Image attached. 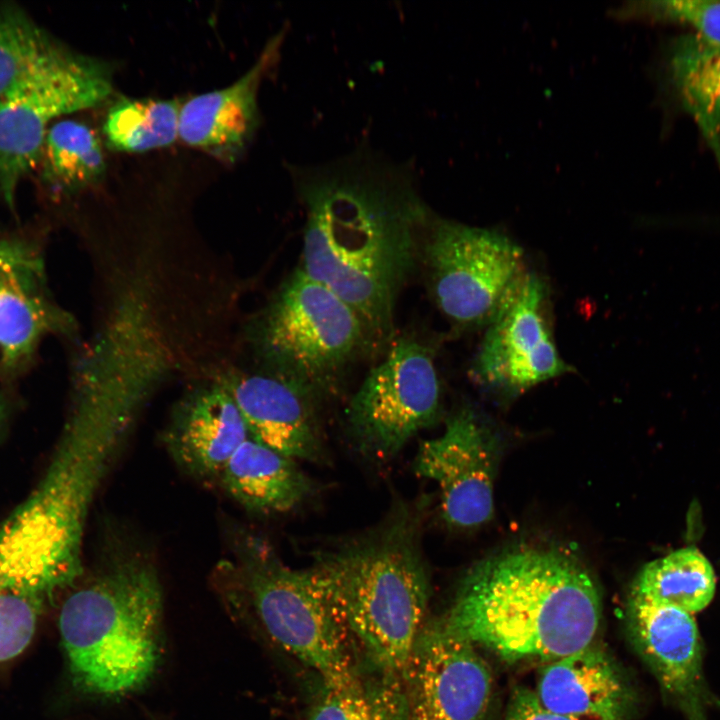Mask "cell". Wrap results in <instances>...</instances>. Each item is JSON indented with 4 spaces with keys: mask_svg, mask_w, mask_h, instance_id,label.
<instances>
[{
    "mask_svg": "<svg viewBox=\"0 0 720 720\" xmlns=\"http://www.w3.org/2000/svg\"><path fill=\"white\" fill-rule=\"evenodd\" d=\"M5 415H6V404H5L4 398L2 397V395L0 393V425L3 423Z\"/></svg>",
    "mask_w": 720,
    "mask_h": 720,
    "instance_id": "obj_30",
    "label": "cell"
},
{
    "mask_svg": "<svg viewBox=\"0 0 720 720\" xmlns=\"http://www.w3.org/2000/svg\"><path fill=\"white\" fill-rule=\"evenodd\" d=\"M216 583L231 616L257 624L316 673L321 685L344 691L362 685L354 651L309 568L286 565L262 538L244 534L218 569Z\"/></svg>",
    "mask_w": 720,
    "mask_h": 720,
    "instance_id": "obj_6",
    "label": "cell"
},
{
    "mask_svg": "<svg viewBox=\"0 0 720 720\" xmlns=\"http://www.w3.org/2000/svg\"><path fill=\"white\" fill-rule=\"evenodd\" d=\"M420 536L416 511L399 504L376 527L320 551L309 567L373 676H401L425 625L431 583Z\"/></svg>",
    "mask_w": 720,
    "mask_h": 720,
    "instance_id": "obj_4",
    "label": "cell"
},
{
    "mask_svg": "<svg viewBox=\"0 0 720 720\" xmlns=\"http://www.w3.org/2000/svg\"><path fill=\"white\" fill-rule=\"evenodd\" d=\"M112 91L107 64L55 41L0 99V193L10 207L56 120L102 104Z\"/></svg>",
    "mask_w": 720,
    "mask_h": 720,
    "instance_id": "obj_8",
    "label": "cell"
},
{
    "mask_svg": "<svg viewBox=\"0 0 720 720\" xmlns=\"http://www.w3.org/2000/svg\"><path fill=\"white\" fill-rule=\"evenodd\" d=\"M504 720H599L591 717H573L545 708L535 692L519 688L511 696Z\"/></svg>",
    "mask_w": 720,
    "mask_h": 720,
    "instance_id": "obj_29",
    "label": "cell"
},
{
    "mask_svg": "<svg viewBox=\"0 0 720 720\" xmlns=\"http://www.w3.org/2000/svg\"><path fill=\"white\" fill-rule=\"evenodd\" d=\"M218 480L231 498L257 514L288 512L314 489L296 460L251 437L229 459Z\"/></svg>",
    "mask_w": 720,
    "mask_h": 720,
    "instance_id": "obj_20",
    "label": "cell"
},
{
    "mask_svg": "<svg viewBox=\"0 0 720 720\" xmlns=\"http://www.w3.org/2000/svg\"><path fill=\"white\" fill-rule=\"evenodd\" d=\"M246 424L249 436L294 460L319 462L325 446L314 395L269 370H235L218 379Z\"/></svg>",
    "mask_w": 720,
    "mask_h": 720,
    "instance_id": "obj_15",
    "label": "cell"
},
{
    "mask_svg": "<svg viewBox=\"0 0 720 720\" xmlns=\"http://www.w3.org/2000/svg\"><path fill=\"white\" fill-rule=\"evenodd\" d=\"M162 618L163 591L154 562L138 549L110 551L60 610L74 688L103 700L143 688L162 658Z\"/></svg>",
    "mask_w": 720,
    "mask_h": 720,
    "instance_id": "obj_5",
    "label": "cell"
},
{
    "mask_svg": "<svg viewBox=\"0 0 720 720\" xmlns=\"http://www.w3.org/2000/svg\"><path fill=\"white\" fill-rule=\"evenodd\" d=\"M665 80L681 109L694 121L720 172V47L693 32L672 40Z\"/></svg>",
    "mask_w": 720,
    "mask_h": 720,
    "instance_id": "obj_21",
    "label": "cell"
},
{
    "mask_svg": "<svg viewBox=\"0 0 720 720\" xmlns=\"http://www.w3.org/2000/svg\"><path fill=\"white\" fill-rule=\"evenodd\" d=\"M620 21L669 23L687 26L691 32L720 47V1L645 0L628 1L609 12Z\"/></svg>",
    "mask_w": 720,
    "mask_h": 720,
    "instance_id": "obj_27",
    "label": "cell"
},
{
    "mask_svg": "<svg viewBox=\"0 0 720 720\" xmlns=\"http://www.w3.org/2000/svg\"><path fill=\"white\" fill-rule=\"evenodd\" d=\"M441 397L432 351L412 338L393 340L350 400L352 437L369 456L390 458L436 421Z\"/></svg>",
    "mask_w": 720,
    "mask_h": 720,
    "instance_id": "obj_10",
    "label": "cell"
},
{
    "mask_svg": "<svg viewBox=\"0 0 720 720\" xmlns=\"http://www.w3.org/2000/svg\"><path fill=\"white\" fill-rule=\"evenodd\" d=\"M72 327L50 294L40 252L26 240L0 238V375L26 364L46 336Z\"/></svg>",
    "mask_w": 720,
    "mask_h": 720,
    "instance_id": "obj_14",
    "label": "cell"
},
{
    "mask_svg": "<svg viewBox=\"0 0 720 720\" xmlns=\"http://www.w3.org/2000/svg\"><path fill=\"white\" fill-rule=\"evenodd\" d=\"M44 603L0 590V663L20 655L30 644Z\"/></svg>",
    "mask_w": 720,
    "mask_h": 720,
    "instance_id": "obj_28",
    "label": "cell"
},
{
    "mask_svg": "<svg viewBox=\"0 0 720 720\" xmlns=\"http://www.w3.org/2000/svg\"><path fill=\"white\" fill-rule=\"evenodd\" d=\"M601 617L597 586L578 561L523 548L475 566L439 622L504 660L550 662L594 644Z\"/></svg>",
    "mask_w": 720,
    "mask_h": 720,
    "instance_id": "obj_2",
    "label": "cell"
},
{
    "mask_svg": "<svg viewBox=\"0 0 720 720\" xmlns=\"http://www.w3.org/2000/svg\"><path fill=\"white\" fill-rule=\"evenodd\" d=\"M422 258L438 308L460 328L488 327L528 275L522 249L503 233L437 217Z\"/></svg>",
    "mask_w": 720,
    "mask_h": 720,
    "instance_id": "obj_9",
    "label": "cell"
},
{
    "mask_svg": "<svg viewBox=\"0 0 720 720\" xmlns=\"http://www.w3.org/2000/svg\"><path fill=\"white\" fill-rule=\"evenodd\" d=\"M497 458L493 436L473 411L461 408L449 417L442 434L420 444L414 470L438 485L447 523L475 528L488 522L494 512Z\"/></svg>",
    "mask_w": 720,
    "mask_h": 720,
    "instance_id": "obj_13",
    "label": "cell"
},
{
    "mask_svg": "<svg viewBox=\"0 0 720 720\" xmlns=\"http://www.w3.org/2000/svg\"><path fill=\"white\" fill-rule=\"evenodd\" d=\"M293 178L306 212L299 269L356 312L372 349H387L397 299L435 217L408 169L372 152L295 167Z\"/></svg>",
    "mask_w": 720,
    "mask_h": 720,
    "instance_id": "obj_1",
    "label": "cell"
},
{
    "mask_svg": "<svg viewBox=\"0 0 720 720\" xmlns=\"http://www.w3.org/2000/svg\"><path fill=\"white\" fill-rule=\"evenodd\" d=\"M249 437L240 411L218 379L187 394L165 432L166 447L174 461L202 480L219 478Z\"/></svg>",
    "mask_w": 720,
    "mask_h": 720,
    "instance_id": "obj_18",
    "label": "cell"
},
{
    "mask_svg": "<svg viewBox=\"0 0 720 720\" xmlns=\"http://www.w3.org/2000/svg\"><path fill=\"white\" fill-rule=\"evenodd\" d=\"M304 720H408L401 676H373L354 690L320 686Z\"/></svg>",
    "mask_w": 720,
    "mask_h": 720,
    "instance_id": "obj_25",
    "label": "cell"
},
{
    "mask_svg": "<svg viewBox=\"0 0 720 720\" xmlns=\"http://www.w3.org/2000/svg\"><path fill=\"white\" fill-rule=\"evenodd\" d=\"M37 166L51 189L74 192L96 183L106 164L101 141L85 123L61 119L48 130Z\"/></svg>",
    "mask_w": 720,
    "mask_h": 720,
    "instance_id": "obj_23",
    "label": "cell"
},
{
    "mask_svg": "<svg viewBox=\"0 0 720 720\" xmlns=\"http://www.w3.org/2000/svg\"><path fill=\"white\" fill-rule=\"evenodd\" d=\"M534 692L550 711L599 720H625L634 699L617 664L594 644L548 662Z\"/></svg>",
    "mask_w": 720,
    "mask_h": 720,
    "instance_id": "obj_19",
    "label": "cell"
},
{
    "mask_svg": "<svg viewBox=\"0 0 720 720\" xmlns=\"http://www.w3.org/2000/svg\"><path fill=\"white\" fill-rule=\"evenodd\" d=\"M54 42L23 9L0 6V99Z\"/></svg>",
    "mask_w": 720,
    "mask_h": 720,
    "instance_id": "obj_26",
    "label": "cell"
},
{
    "mask_svg": "<svg viewBox=\"0 0 720 720\" xmlns=\"http://www.w3.org/2000/svg\"><path fill=\"white\" fill-rule=\"evenodd\" d=\"M283 39V31L274 35L253 66L230 86L182 104L179 137L183 142L225 161L240 155L257 128L259 87L277 62Z\"/></svg>",
    "mask_w": 720,
    "mask_h": 720,
    "instance_id": "obj_17",
    "label": "cell"
},
{
    "mask_svg": "<svg viewBox=\"0 0 720 720\" xmlns=\"http://www.w3.org/2000/svg\"><path fill=\"white\" fill-rule=\"evenodd\" d=\"M628 627L640 656L689 720H705L709 696L698 626L692 614L631 595Z\"/></svg>",
    "mask_w": 720,
    "mask_h": 720,
    "instance_id": "obj_16",
    "label": "cell"
},
{
    "mask_svg": "<svg viewBox=\"0 0 720 720\" xmlns=\"http://www.w3.org/2000/svg\"><path fill=\"white\" fill-rule=\"evenodd\" d=\"M254 343L266 369L317 399L336 385L353 360L372 350L356 312L299 268L258 318Z\"/></svg>",
    "mask_w": 720,
    "mask_h": 720,
    "instance_id": "obj_7",
    "label": "cell"
},
{
    "mask_svg": "<svg viewBox=\"0 0 720 720\" xmlns=\"http://www.w3.org/2000/svg\"><path fill=\"white\" fill-rule=\"evenodd\" d=\"M549 304L545 283L528 273L487 327L473 368L482 384L515 394L573 371L556 348Z\"/></svg>",
    "mask_w": 720,
    "mask_h": 720,
    "instance_id": "obj_12",
    "label": "cell"
},
{
    "mask_svg": "<svg viewBox=\"0 0 720 720\" xmlns=\"http://www.w3.org/2000/svg\"><path fill=\"white\" fill-rule=\"evenodd\" d=\"M408 720H486L490 668L469 641L439 621L425 624L401 674Z\"/></svg>",
    "mask_w": 720,
    "mask_h": 720,
    "instance_id": "obj_11",
    "label": "cell"
},
{
    "mask_svg": "<svg viewBox=\"0 0 720 720\" xmlns=\"http://www.w3.org/2000/svg\"><path fill=\"white\" fill-rule=\"evenodd\" d=\"M181 106L176 99H119L103 124L109 147L138 153L171 145L179 137Z\"/></svg>",
    "mask_w": 720,
    "mask_h": 720,
    "instance_id": "obj_24",
    "label": "cell"
},
{
    "mask_svg": "<svg viewBox=\"0 0 720 720\" xmlns=\"http://www.w3.org/2000/svg\"><path fill=\"white\" fill-rule=\"evenodd\" d=\"M715 590L710 562L698 549L686 547L646 564L631 595L693 614L710 604Z\"/></svg>",
    "mask_w": 720,
    "mask_h": 720,
    "instance_id": "obj_22",
    "label": "cell"
},
{
    "mask_svg": "<svg viewBox=\"0 0 720 720\" xmlns=\"http://www.w3.org/2000/svg\"><path fill=\"white\" fill-rule=\"evenodd\" d=\"M80 400L39 485L0 526V590L44 603L82 574L88 511L129 426L122 406Z\"/></svg>",
    "mask_w": 720,
    "mask_h": 720,
    "instance_id": "obj_3",
    "label": "cell"
}]
</instances>
